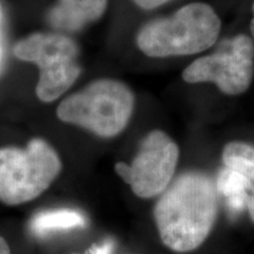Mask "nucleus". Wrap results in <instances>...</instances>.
<instances>
[{
    "instance_id": "1",
    "label": "nucleus",
    "mask_w": 254,
    "mask_h": 254,
    "mask_svg": "<svg viewBox=\"0 0 254 254\" xmlns=\"http://www.w3.org/2000/svg\"><path fill=\"white\" fill-rule=\"evenodd\" d=\"M218 212L217 189L204 174L179 177L158 200L154 219L161 240L176 252H190L204 243Z\"/></svg>"
},
{
    "instance_id": "2",
    "label": "nucleus",
    "mask_w": 254,
    "mask_h": 254,
    "mask_svg": "<svg viewBox=\"0 0 254 254\" xmlns=\"http://www.w3.org/2000/svg\"><path fill=\"white\" fill-rule=\"evenodd\" d=\"M221 23L211 6L192 2L173 15L146 24L136 37V45L154 58L190 56L213 46Z\"/></svg>"
},
{
    "instance_id": "3",
    "label": "nucleus",
    "mask_w": 254,
    "mask_h": 254,
    "mask_svg": "<svg viewBox=\"0 0 254 254\" xmlns=\"http://www.w3.org/2000/svg\"><path fill=\"white\" fill-rule=\"evenodd\" d=\"M133 109L134 95L126 84L100 79L64 99L57 116L64 123L84 127L103 138H112L125 129Z\"/></svg>"
},
{
    "instance_id": "4",
    "label": "nucleus",
    "mask_w": 254,
    "mask_h": 254,
    "mask_svg": "<svg viewBox=\"0 0 254 254\" xmlns=\"http://www.w3.org/2000/svg\"><path fill=\"white\" fill-rule=\"evenodd\" d=\"M60 171L59 155L43 139H32L25 148H0V201L14 206L38 198Z\"/></svg>"
},
{
    "instance_id": "5",
    "label": "nucleus",
    "mask_w": 254,
    "mask_h": 254,
    "mask_svg": "<svg viewBox=\"0 0 254 254\" xmlns=\"http://www.w3.org/2000/svg\"><path fill=\"white\" fill-rule=\"evenodd\" d=\"M18 59L37 64V97L44 103L58 99L80 75L78 46L71 38L57 33H34L13 47Z\"/></svg>"
},
{
    "instance_id": "6",
    "label": "nucleus",
    "mask_w": 254,
    "mask_h": 254,
    "mask_svg": "<svg viewBox=\"0 0 254 254\" xmlns=\"http://www.w3.org/2000/svg\"><path fill=\"white\" fill-rule=\"evenodd\" d=\"M254 75V43L239 34L224 40L218 51L200 57L184 69L183 79L190 84L214 82L225 94L238 95L249 90Z\"/></svg>"
},
{
    "instance_id": "7",
    "label": "nucleus",
    "mask_w": 254,
    "mask_h": 254,
    "mask_svg": "<svg viewBox=\"0 0 254 254\" xmlns=\"http://www.w3.org/2000/svg\"><path fill=\"white\" fill-rule=\"evenodd\" d=\"M179 148L163 131H152L142 140L131 165L118 163L116 171L140 198H153L170 185Z\"/></svg>"
},
{
    "instance_id": "8",
    "label": "nucleus",
    "mask_w": 254,
    "mask_h": 254,
    "mask_svg": "<svg viewBox=\"0 0 254 254\" xmlns=\"http://www.w3.org/2000/svg\"><path fill=\"white\" fill-rule=\"evenodd\" d=\"M107 0H59L49 11L47 20L53 27L78 31L103 17Z\"/></svg>"
},
{
    "instance_id": "9",
    "label": "nucleus",
    "mask_w": 254,
    "mask_h": 254,
    "mask_svg": "<svg viewBox=\"0 0 254 254\" xmlns=\"http://www.w3.org/2000/svg\"><path fill=\"white\" fill-rule=\"evenodd\" d=\"M86 225V219L74 209H55L38 213L31 221V231L37 236L50 232L80 228Z\"/></svg>"
},
{
    "instance_id": "10",
    "label": "nucleus",
    "mask_w": 254,
    "mask_h": 254,
    "mask_svg": "<svg viewBox=\"0 0 254 254\" xmlns=\"http://www.w3.org/2000/svg\"><path fill=\"white\" fill-rule=\"evenodd\" d=\"M251 189V180L237 171L226 167L219 174L218 190L225 196L232 213H239L246 207L247 195Z\"/></svg>"
},
{
    "instance_id": "11",
    "label": "nucleus",
    "mask_w": 254,
    "mask_h": 254,
    "mask_svg": "<svg viewBox=\"0 0 254 254\" xmlns=\"http://www.w3.org/2000/svg\"><path fill=\"white\" fill-rule=\"evenodd\" d=\"M225 166L237 171L254 182V147L245 142L233 141L225 146L222 152Z\"/></svg>"
},
{
    "instance_id": "12",
    "label": "nucleus",
    "mask_w": 254,
    "mask_h": 254,
    "mask_svg": "<svg viewBox=\"0 0 254 254\" xmlns=\"http://www.w3.org/2000/svg\"><path fill=\"white\" fill-rule=\"evenodd\" d=\"M114 250V243L112 240H105L100 245L92 246L86 254H112Z\"/></svg>"
},
{
    "instance_id": "13",
    "label": "nucleus",
    "mask_w": 254,
    "mask_h": 254,
    "mask_svg": "<svg viewBox=\"0 0 254 254\" xmlns=\"http://www.w3.org/2000/svg\"><path fill=\"white\" fill-rule=\"evenodd\" d=\"M139 7L144 9H153L157 8L159 6L166 4V2L171 1V0H133Z\"/></svg>"
},
{
    "instance_id": "14",
    "label": "nucleus",
    "mask_w": 254,
    "mask_h": 254,
    "mask_svg": "<svg viewBox=\"0 0 254 254\" xmlns=\"http://www.w3.org/2000/svg\"><path fill=\"white\" fill-rule=\"evenodd\" d=\"M246 207H247V209H249L251 219L254 221V187H252V189L250 190L249 195H247Z\"/></svg>"
},
{
    "instance_id": "15",
    "label": "nucleus",
    "mask_w": 254,
    "mask_h": 254,
    "mask_svg": "<svg viewBox=\"0 0 254 254\" xmlns=\"http://www.w3.org/2000/svg\"><path fill=\"white\" fill-rule=\"evenodd\" d=\"M0 254H11V250L4 238L0 236Z\"/></svg>"
},
{
    "instance_id": "16",
    "label": "nucleus",
    "mask_w": 254,
    "mask_h": 254,
    "mask_svg": "<svg viewBox=\"0 0 254 254\" xmlns=\"http://www.w3.org/2000/svg\"><path fill=\"white\" fill-rule=\"evenodd\" d=\"M2 64H4V43H2V33L0 31V72H1Z\"/></svg>"
},
{
    "instance_id": "17",
    "label": "nucleus",
    "mask_w": 254,
    "mask_h": 254,
    "mask_svg": "<svg viewBox=\"0 0 254 254\" xmlns=\"http://www.w3.org/2000/svg\"><path fill=\"white\" fill-rule=\"evenodd\" d=\"M252 11H253V19L252 21H251V32H252V36L254 37V1L252 5Z\"/></svg>"
},
{
    "instance_id": "18",
    "label": "nucleus",
    "mask_w": 254,
    "mask_h": 254,
    "mask_svg": "<svg viewBox=\"0 0 254 254\" xmlns=\"http://www.w3.org/2000/svg\"><path fill=\"white\" fill-rule=\"evenodd\" d=\"M0 31H1V12H0Z\"/></svg>"
}]
</instances>
